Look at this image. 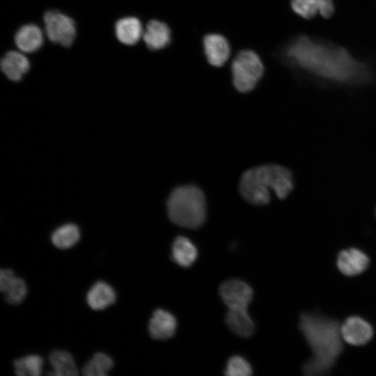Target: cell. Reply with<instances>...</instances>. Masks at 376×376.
I'll use <instances>...</instances> for the list:
<instances>
[{
  "label": "cell",
  "mask_w": 376,
  "mask_h": 376,
  "mask_svg": "<svg viewBox=\"0 0 376 376\" xmlns=\"http://www.w3.org/2000/svg\"><path fill=\"white\" fill-rule=\"evenodd\" d=\"M340 325L318 315H301L299 328L313 353L303 367L306 375H322L333 366L343 347Z\"/></svg>",
  "instance_id": "obj_1"
},
{
  "label": "cell",
  "mask_w": 376,
  "mask_h": 376,
  "mask_svg": "<svg viewBox=\"0 0 376 376\" xmlns=\"http://www.w3.org/2000/svg\"><path fill=\"white\" fill-rule=\"evenodd\" d=\"M286 54L301 67L328 79L345 80L357 69L345 49L314 43L306 37L291 44Z\"/></svg>",
  "instance_id": "obj_2"
},
{
  "label": "cell",
  "mask_w": 376,
  "mask_h": 376,
  "mask_svg": "<svg viewBox=\"0 0 376 376\" xmlns=\"http://www.w3.org/2000/svg\"><path fill=\"white\" fill-rule=\"evenodd\" d=\"M293 188L290 171L275 164L262 165L246 171L240 182L242 196L250 203L262 205L270 201V192L283 199Z\"/></svg>",
  "instance_id": "obj_3"
},
{
  "label": "cell",
  "mask_w": 376,
  "mask_h": 376,
  "mask_svg": "<svg viewBox=\"0 0 376 376\" xmlns=\"http://www.w3.org/2000/svg\"><path fill=\"white\" fill-rule=\"evenodd\" d=\"M169 219L178 226L197 228L206 217V202L203 191L194 185L176 187L167 201Z\"/></svg>",
  "instance_id": "obj_4"
},
{
  "label": "cell",
  "mask_w": 376,
  "mask_h": 376,
  "mask_svg": "<svg viewBox=\"0 0 376 376\" xmlns=\"http://www.w3.org/2000/svg\"><path fill=\"white\" fill-rule=\"evenodd\" d=\"M233 84L237 91L249 92L254 88L263 73L258 56L249 50L237 54L232 64Z\"/></svg>",
  "instance_id": "obj_5"
},
{
  "label": "cell",
  "mask_w": 376,
  "mask_h": 376,
  "mask_svg": "<svg viewBox=\"0 0 376 376\" xmlns=\"http://www.w3.org/2000/svg\"><path fill=\"white\" fill-rule=\"evenodd\" d=\"M45 31L53 42L65 47L70 46L75 37L74 21L67 15L56 11H47L44 16Z\"/></svg>",
  "instance_id": "obj_6"
},
{
  "label": "cell",
  "mask_w": 376,
  "mask_h": 376,
  "mask_svg": "<svg viewBox=\"0 0 376 376\" xmlns=\"http://www.w3.org/2000/svg\"><path fill=\"white\" fill-rule=\"evenodd\" d=\"M220 296L228 308H247L253 298V290L246 282L230 279L219 288Z\"/></svg>",
  "instance_id": "obj_7"
},
{
  "label": "cell",
  "mask_w": 376,
  "mask_h": 376,
  "mask_svg": "<svg viewBox=\"0 0 376 376\" xmlns=\"http://www.w3.org/2000/svg\"><path fill=\"white\" fill-rule=\"evenodd\" d=\"M340 334L343 341L348 344L360 346L368 343L373 336L371 325L357 316H352L340 325Z\"/></svg>",
  "instance_id": "obj_8"
},
{
  "label": "cell",
  "mask_w": 376,
  "mask_h": 376,
  "mask_svg": "<svg viewBox=\"0 0 376 376\" xmlns=\"http://www.w3.org/2000/svg\"><path fill=\"white\" fill-rule=\"evenodd\" d=\"M0 290L4 294L7 302L10 304L22 303L27 295L25 281L15 275L10 269L0 270Z\"/></svg>",
  "instance_id": "obj_9"
},
{
  "label": "cell",
  "mask_w": 376,
  "mask_h": 376,
  "mask_svg": "<svg viewBox=\"0 0 376 376\" xmlns=\"http://www.w3.org/2000/svg\"><path fill=\"white\" fill-rule=\"evenodd\" d=\"M336 264L343 274L352 276L361 274L367 269L369 258L357 249H348L339 253Z\"/></svg>",
  "instance_id": "obj_10"
},
{
  "label": "cell",
  "mask_w": 376,
  "mask_h": 376,
  "mask_svg": "<svg viewBox=\"0 0 376 376\" xmlns=\"http://www.w3.org/2000/svg\"><path fill=\"white\" fill-rule=\"evenodd\" d=\"M177 321L173 314L164 309L155 310L148 324V332L156 340L171 338L175 333Z\"/></svg>",
  "instance_id": "obj_11"
},
{
  "label": "cell",
  "mask_w": 376,
  "mask_h": 376,
  "mask_svg": "<svg viewBox=\"0 0 376 376\" xmlns=\"http://www.w3.org/2000/svg\"><path fill=\"white\" fill-rule=\"evenodd\" d=\"M293 11L304 19H311L317 14L324 18H329L334 14L333 0H292Z\"/></svg>",
  "instance_id": "obj_12"
},
{
  "label": "cell",
  "mask_w": 376,
  "mask_h": 376,
  "mask_svg": "<svg viewBox=\"0 0 376 376\" xmlns=\"http://www.w3.org/2000/svg\"><path fill=\"white\" fill-rule=\"evenodd\" d=\"M205 53L208 62L216 67L223 65L230 56V47L226 39L218 34H210L203 40Z\"/></svg>",
  "instance_id": "obj_13"
},
{
  "label": "cell",
  "mask_w": 376,
  "mask_h": 376,
  "mask_svg": "<svg viewBox=\"0 0 376 376\" xmlns=\"http://www.w3.org/2000/svg\"><path fill=\"white\" fill-rule=\"evenodd\" d=\"M116 300V294L111 285L105 281L95 283L86 296L88 306L93 310L101 311L111 306Z\"/></svg>",
  "instance_id": "obj_14"
},
{
  "label": "cell",
  "mask_w": 376,
  "mask_h": 376,
  "mask_svg": "<svg viewBox=\"0 0 376 376\" xmlns=\"http://www.w3.org/2000/svg\"><path fill=\"white\" fill-rule=\"evenodd\" d=\"M226 322L232 331L241 337H249L254 332L255 325L247 308H228Z\"/></svg>",
  "instance_id": "obj_15"
},
{
  "label": "cell",
  "mask_w": 376,
  "mask_h": 376,
  "mask_svg": "<svg viewBox=\"0 0 376 376\" xmlns=\"http://www.w3.org/2000/svg\"><path fill=\"white\" fill-rule=\"evenodd\" d=\"M1 68L9 79L17 81L29 70V62L22 53L11 51L2 58Z\"/></svg>",
  "instance_id": "obj_16"
},
{
  "label": "cell",
  "mask_w": 376,
  "mask_h": 376,
  "mask_svg": "<svg viewBox=\"0 0 376 376\" xmlns=\"http://www.w3.org/2000/svg\"><path fill=\"white\" fill-rule=\"evenodd\" d=\"M15 42L22 52L31 53L41 47L43 42V34L36 25H24L17 31Z\"/></svg>",
  "instance_id": "obj_17"
},
{
  "label": "cell",
  "mask_w": 376,
  "mask_h": 376,
  "mask_svg": "<svg viewBox=\"0 0 376 376\" xmlns=\"http://www.w3.org/2000/svg\"><path fill=\"white\" fill-rule=\"evenodd\" d=\"M143 37L149 49L157 50L168 45L171 38V32L166 24L157 20H152L148 23Z\"/></svg>",
  "instance_id": "obj_18"
},
{
  "label": "cell",
  "mask_w": 376,
  "mask_h": 376,
  "mask_svg": "<svg viewBox=\"0 0 376 376\" xmlns=\"http://www.w3.org/2000/svg\"><path fill=\"white\" fill-rule=\"evenodd\" d=\"M198 251L194 243L185 236L177 237L172 244L171 258L183 267H189L196 260Z\"/></svg>",
  "instance_id": "obj_19"
},
{
  "label": "cell",
  "mask_w": 376,
  "mask_h": 376,
  "mask_svg": "<svg viewBox=\"0 0 376 376\" xmlns=\"http://www.w3.org/2000/svg\"><path fill=\"white\" fill-rule=\"evenodd\" d=\"M115 32L118 40L127 45L136 43L143 34L140 21L134 17L119 19L115 26Z\"/></svg>",
  "instance_id": "obj_20"
},
{
  "label": "cell",
  "mask_w": 376,
  "mask_h": 376,
  "mask_svg": "<svg viewBox=\"0 0 376 376\" xmlns=\"http://www.w3.org/2000/svg\"><path fill=\"white\" fill-rule=\"evenodd\" d=\"M48 359L52 367L50 375L72 376L78 374V369L72 354L65 350H53Z\"/></svg>",
  "instance_id": "obj_21"
},
{
  "label": "cell",
  "mask_w": 376,
  "mask_h": 376,
  "mask_svg": "<svg viewBox=\"0 0 376 376\" xmlns=\"http://www.w3.org/2000/svg\"><path fill=\"white\" fill-rule=\"evenodd\" d=\"M80 238V230L74 224H66L57 228L51 235L52 244L58 249H67L76 244Z\"/></svg>",
  "instance_id": "obj_22"
},
{
  "label": "cell",
  "mask_w": 376,
  "mask_h": 376,
  "mask_svg": "<svg viewBox=\"0 0 376 376\" xmlns=\"http://www.w3.org/2000/svg\"><path fill=\"white\" fill-rule=\"evenodd\" d=\"M113 366V361L109 355L97 352L85 363L81 372L86 376H105Z\"/></svg>",
  "instance_id": "obj_23"
},
{
  "label": "cell",
  "mask_w": 376,
  "mask_h": 376,
  "mask_svg": "<svg viewBox=\"0 0 376 376\" xmlns=\"http://www.w3.org/2000/svg\"><path fill=\"white\" fill-rule=\"evenodd\" d=\"M42 367L43 359L38 354H29L13 361L15 373L19 376H39Z\"/></svg>",
  "instance_id": "obj_24"
},
{
  "label": "cell",
  "mask_w": 376,
  "mask_h": 376,
  "mask_svg": "<svg viewBox=\"0 0 376 376\" xmlns=\"http://www.w3.org/2000/svg\"><path fill=\"white\" fill-rule=\"evenodd\" d=\"M252 373L249 363L240 356H233L227 362L225 374L228 376H249Z\"/></svg>",
  "instance_id": "obj_25"
}]
</instances>
